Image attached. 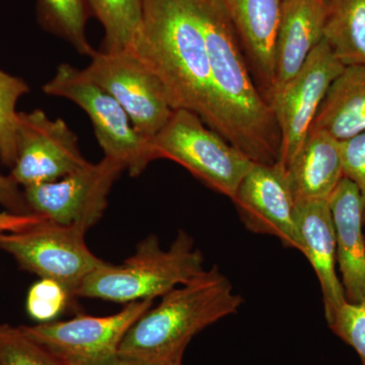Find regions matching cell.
I'll return each instance as SVG.
<instances>
[{
	"instance_id": "6da1fadb",
	"label": "cell",
	"mask_w": 365,
	"mask_h": 365,
	"mask_svg": "<svg viewBox=\"0 0 365 365\" xmlns=\"http://www.w3.org/2000/svg\"><path fill=\"white\" fill-rule=\"evenodd\" d=\"M215 131L255 163L279 162L281 136L272 108L261 95L222 0H200Z\"/></svg>"
},
{
	"instance_id": "7a4b0ae2",
	"label": "cell",
	"mask_w": 365,
	"mask_h": 365,
	"mask_svg": "<svg viewBox=\"0 0 365 365\" xmlns=\"http://www.w3.org/2000/svg\"><path fill=\"white\" fill-rule=\"evenodd\" d=\"M130 51L157 76L174 111L194 113L215 131L200 0H143V25Z\"/></svg>"
},
{
	"instance_id": "3957f363",
	"label": "cell",
	"mask_w": 365,
	"mask_h": 365,
	"mask_svg": "<svg viewBox=\"0 0 365 365\" xmlns=\"http://www.w3.org/2000/svg\"><path fill=\"white\" fill-rule=\"evenodd\" d=\"M217 266L170 290L125 334L118 356L141 365H179L187 346L204 329L237 313L244 304Z\"/></svg>"
},
{
	"instance_id": "277c9868",
	"label": "cell",
	"mask_w": 365,
	"mask_h": 365,
	"mask_svg": "<svg viewBox=\"0 0 365 365\" xmlns=\"http://www.w3.org/2000/svg\"><path fill=\"white\" fill-rule=\"evenodd\" d=\"M204 263L202 252L184 230L168 250L160 248L155 235H150L121 265L106 263L86 276L76 297L119 304L155 299L202 275Z\"/></svg>"
},
{
	"instance_id": "5b68a950",
	"label": "cell",
	"mask_w": 365,
	"mask_h": 365,
	"mask_svg": "<svg viewBox=\"0 0 365 365\" xmlns=\"http://www.w3.org/2000/svg\"><path fill=\"white\" fill-rule=\"evenodd\" d=\"M150 144L155 160L179 163L209 188L230 199L254 165L200 117L186 110L173 112Z\"/></svg>"
},
{
	"instance_id": "8992f818",
	"label": "cell",
	"mask_w": 365,
	"mask_h": 365,
	"mask_svg": "<svg viewBox=\"0 0 365 365\" xmlns=\"http://www.w3.org/2000/svg\"><path fill=\"white\" fill-rule=\"evenodd\" d=\"M43 91L53 97L67 98L81 107L90 117L105 157L121 163L130 176H139L155 160L150 140L139 134L121 105L88 78L83 69L68 63L60 64Z\"/></svg>"
},
{
	"instance_id": "52a82bcc",
	"label": "cell",
	"mask_w": 365,
	"mask_h": 365,
	"mask_svg": "<svg viewBox=\"0 0 365 365\" xmlns=\"http://www.w3.org/2000/svg\"><path fill=\"white\" fill-rule=\"evenodd\" d=\"M86 232L44 220L21 232L0 235V249L21 268L56 281L73 297L86 276L107 263L88 248Z\"/></svg>"
},
{
	"instance_id": "ba28073f",
	"label": "cell",
	"mask_w": 365,
	"mask_h": 365,
	"mask_svg": "<svg viewBox=\"0 0 365 365\" xmlns=\"http://www.w3.org/2000/svg\"><path fill=\"white\" fill-rule=\"evenodd\" d=\"M153 304L151 299L137 300L111 316H78L69 321L20 327L66 365H104L118 359L125 334Z\"/></svg>"
},
{
	"instance_id": "9c48e42d",
	"label": "cell",
	"mask_w": 365,
	"mask_h": 365,
	"mask_svg": "<svg viewBox=\"0 0 365 365\" xmlns=\"http://www.w3.org/2000/svg\"><path fill=\"white\" fill-rule=\"evenodd\" d=\"M124 170L121 163L104 157L57 181L26 187L24 193L35 215L88 232L104 215L113 184Z\"/></svg>"
},
{
	"instance_id": "30bf717a",
	"label": "cell",
	"mask_w": 365,
	"mask_h": 365,
	"mask_svg": "<svg viewBox=\"0 0 365 365\" xmlns=\"http://www.w3.org/2000/svg\"><path fill=\"white\" fill-rule=\"evenodd\" d=\"M83 72L121 105L134 128L148 140L162 130L174 112L157 76L128 50H97Z\"/></svg>"
},
{
	"instance_id": "8fae6325",
	"label": "cell",
	"mask_w": 365,
	"mask_h": 365,
	"mask_svg": "<svg viewBox=\"0 0 365 365\" xmlns=\"http://www.w3.org/2000/svg\"><path fill=\"white\" fill-rule=\"evenodd\" d=\"M344 67L323 39L299 73L274 91L269 104L280 130L281 167L287 169L299 153L327 91Z\"/></svg>"
},
{
	"instance_id": "7c38bea8",
	"label": "cell",
	"mask_w": 365,
	"mask_h": 365,
	"mask_svg": "<svg viewBox=\"0 0 365 365\" xmlns=\"http://www.w3.org/2000/svg\"><path fill=\"white\" fill-rule=\"evenodd\" d=\"M16 146L11 177L24 188L57 181L88 163L66 122L50 119L40 109L19 113Z\"/></svg>"
},
{
	"instance_id": "4fadbf2b",
	"label": "cell",
	"mask_w": 365,
	"mask_h": 365,
	"mask_svg": "<svg viewBox=\"0 0 365 365\" xmlns=\"http://www.w3.org/2000/svg\"><path fill=\"white\" fill-rule=\"evenodd\" d=\"M232 200L249 232L277 237L285 248L297 250L295 200L279 163H254Z\"/></svg>"
},
{
	"instance_id": "5bb4252c",
	"label": "cell",
	"mask_w": 365,
	"mask_h": 365,
	"mask_svg": "<svg viewBox=\"0 0 365 365\" xmlns=\"http://www.w3.org/2000/svg\"><path fill=\"white\" fill-rule=\"evenodd\" d=\"M261 95L275 86L276 39L284 0H222Z\"/></svg>"
},
{
	"instance_id": "9a60e30c",
	"label": "cell",
	"mask_w": 365,
	"mask_h": 365,
	"mask_svg": "<svg viewBox=\"0 0 365 365\" xmlns=\"http://www.w3.org/2000/svg\"><path fill=\"white\" fill-rule=\"evenodd\" d=\"M297 250L307 257L318 277L327 323L347 302L336 273L337 250L329 200L295 202Z\"/></svg>"
},
{
	"instance_id": "2e32d148",
	"label": "cell",
	"mask_w": 365,
	"mask_h": 365,
	"mask_svg": "<svg viewBox=\"0 0 365 365\" xmlns=\"http://www.w3.org/2000/svg\"><path fill=\"white\" fill-rule=\"evenodd\" d=\"M329 206L346 299L360 302L365 299V235L359 190L343 177L329 198Z\"/></svg>"
},
{
	"instance_id": "e0dca14e",
	"label": "cell",
	"mask_w": 365,
	"mask_h": 365,
	"mask_svg": "<svg viewBox=\"0 0 365 365\" xmlns=\"http://www.w3.org/2000/svg\"><path fill=\"white\" fill-rule=\"evenodd\" d=\"M326 16L327 0H284L276 39L273 93L299 73L324 39Z\"/></svg>"
},
{
	"instance_id": "ac0fdd59",
	"label": "cell",
	"mask_w": 365,
	"mask_h": 365,
	"mask_svg": "<svg viewBox=\"0 0 365 365\" xmlns=\"http://www.w3.org/2000/svg\"><path fill=\"white\" fill-rule=\"evenodd\" d=\"M285 170L295 202L329 200L343 178L340 141L325 131L309 129Z\"/></svg>"
},
{
	"instance_id": "d6986e66",
	"label": "cell",
	"mask_w": 365,
	"mask_h": 365,
	"mask_svg": "<svg viewBox=\"0 0 365 365\" xmlns=\"http://www.w3.org/2000/svg\"><path fill=\"white\" fill-rule=\"evenodd\" d=\"M309 129L339 141L365 132V64L345 66L334 79Z\"/></svg>"
},
{
	"instance_id": "ffe728a7",
	"label": "cell",
	"mask_w": 365,
	"mask_h": 365,
	"mask_svg": "<svg viewBox=\"0 0 365 365\" xmlns=\"http://www.w3.org/2000/svg\"><path fill=\"white\" fill-rule=\"evenodd\" d=\"M324 40L343 66L365 64V0H327Z\"/></svg>"
},
{
	"instance_id": "44dd1931",
	"label": "cell",
	"mask_w": 365,
	"mask_h": 365,
	"mask_svg": "<svg viewBox=\"0 0 365 365\" xmlns=\"http://www.w3.org/2000/svg\"><path fill=\"white\" fill-rule=\"evenodd\" d=\"M105 31L101 51H130L143 25V0H86Z\"/></svg>"
},
{
	"instance_id": "7402d4cb",
	"label": "cell",
	"mask_w": 365,
	"mask_h": 365,
	"mask_svg": "<svg viewBox=\"0 0 365 365\" xmlns=\"http://www.w3.org/2000/svg\"><path fill=\"white\" fill-rule=\"evenodd\" d=\"M38 14L45 29L73 46L79 54L91 57L97 51L86 35V0H38Z\"/></svg>"
},
{
	"instance_id": "603a6c76",
	"label": "cell",
	"mask_w": 365,
	"mask_h": 365,
	"mask_svg": "<svg viewBox=\"0 0 365 365\" xmlns=\"http://www.w3.org/2000/svg\"><path fill=\"white\" fill-rule=\"evenodd\" d=\"M29 91L25 81L0 71V160L7 167H14L18 155L16 104Z\"/></svg>"
},
{
	"instance_id": "cb8c5ba5",
	"label": "cell",
	"mask_w": 365,
	"mask_h": 365,
	"mask_svg": "<svg viewBox=\"0 0 365 365\" xmlns=\"http://www.w3.org/2000/svg\"><path fill=\"white\" fill-rule=\"evenodd\" d=\"M0 365H66L26 336L21 327L0 325Z\"/></svg>"
},
{
	"instance_id": "d4e9b609",
	"label": "cell",
	"mask_w": 365,
	"mask_h": 365,
	"mask_svg": "<svg viewBox=\"0 0 365 365\" xmlns=\"http://www.w3.org/2000/svg\"><path fill=\"white\" fill-rule=\"evenodd\" d=\"M328 326L337 337L356 351L362 365H365V299L357 302H346Z\"/></svg>"
},
{
	"instance_id": "484cf974",
	"label": "cell",
	"mask_w": 365,
	"mask_h": 365,
	"mask_svg": "<svg viewBox=\"0 0 365 365\" xmlns=\"http://www.w3.org/2000/svg\"><path fill=\"white\" fill-rule=\"evenodd\" d=\"M71 299L66 288L56 281L41 278L29 292L26 311L36 321L48 323L64 311Z\"/></svg>"
},
{
	"instance_id": "4316f807",
	"label": "cell",
	"mask_w": 365,
	"mask_h": 365,
	"mask_svg": "<svg viewBox=\"0 0 365 365\" xmlns=\"http://www.w3.org/2000/svg\"><path fill=\"white\" fill-rule=\"evenodd\" d=\"M340 148L343 177L359 190L365 225V132L340 141Z\"/></svg>"
},
{
	"instance_id": "83f0119b",
	"label": "cell",
	"mask_w": 365,
	"mask_h": 365,
	"mask_svg": "<svg viewBox=\"0 0 365 365\" xmlns=\"http://www.w3.org/2000/svg\"><path fill=\"white\" fill-rule=\"evenodd\" d=\"M0 204L7 208L9 212L16 215H35L26 201L25 193L19 188L13 178L0 175Z\"/></svg>"
},
{
	"instance_id": "f1b7e54d",
	"label": "cell",
	"mask_w": 365,
	"mask_h": 365,
	"mask_svg": "<svg viewBox=\"0 0 365 365\" xmlns=\"http://www.w3.org/2000/svg\"><path fill=\"white\" fill-rule=\"evenodd\" d=\"M46 220L43 216L38 215H21L16 213L0 212V235L9 232H21L37 225Z\"/></svg>"
},
{
	"instance_id": "f546056e",
	"label": "cell",
	"mask_w": 365,
	"mask_h": 365,
	"mask_svg": "<svg viewBox=\"0 0 365 365\" xmlns=\"http://www.w3.org/2000/svg\"><path fill=\"white\" fill-rule=\"evenodd\" d=\"M104 365H141L137 364L135 361H132V360L121 359V357L118 356L117 359H115L114 361L110 362V364H104ZM182 365V364H179Z\"/></svg>"
},
{
	"instance_id": "4dcf8cb0",
	"label": "cell",
	"mask_w": 365,
	"mask_h": 365,
	"mask_svg": "<svg viewBox=\"0 0 365 365\" xmlns=\"http://www.w3.org/2000/svg\"><path fill=\"white\" fill-rule=\"evenodd\" d=\"M202 1H204V0H202Z\"/></svg>"
}]
</instances>
